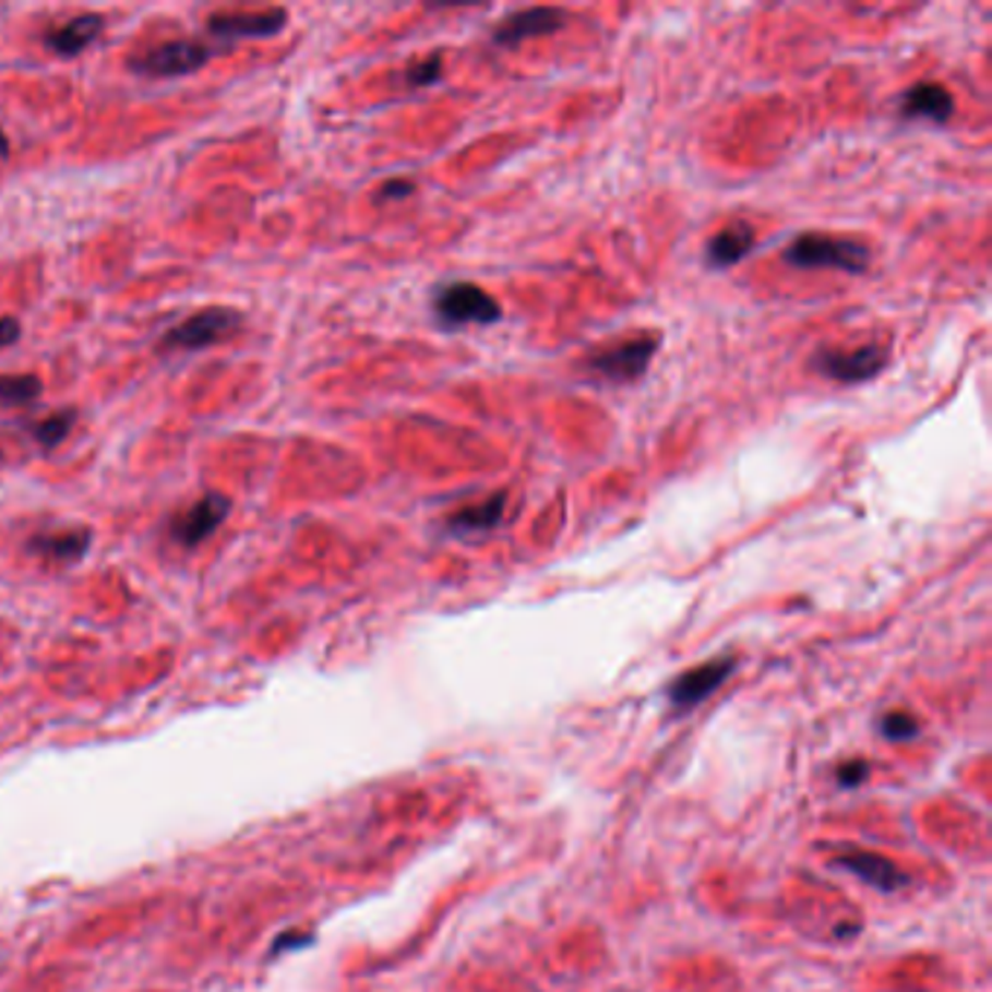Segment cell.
I'll return each mask as SVG.
<instances>
[{"label": "cell", "instance_id": "obj_7", "mask_svg": "<svg viewBox=\"0 0 992 992\" xmlns=\"http://www.w3.org/2000/svg\"><path fill=\"white\" fill-rule=\"evenodd\" d=\"M207 59L210 50L204 44L169 41L143 52L138 59H131V68L138 73H146V76H183V73L199 70Z\"/></svg>", "mask_w": 992, "mask_h": 992}, {"label": "cell", "instance_id": "obj_14", "mask_svg": "<svg viewBox=\"0 0 992 992\" xmlns=\"http://www.w3.org/2000/svg\"><path fill=\"white\" fill-rule=\"evenodd\" d=\"M754 242H757L754 227L745 225V222H737V225H728L725 230H719L707 242L705 256L714 268H728V265H737L754 248Z\"/></svg>", "mask_w": 992, "mask_h": 992}, {"label": "cell", "instance_id": "obj_3", "mask_svg": "<svg viewBox=\"0 0 992 992\" xmlns=\"http://www.w3.org/2000/svg\"><path fill=\"white\" fill-rule=\"evenodd\" d=\"M655 349H658V338L655 335H635V338L620 340L614 347L591 356L588 367H591V373L597 379H606V382H635V379H641L646 373Z\"/></svg>", "mask_w": 992, "mask_h": 992}, {"label": "cell", "instance_id": "obj_24", "mask_svg": "<svg viewBox=\"0 0 992 992\" xmlns=\"http://www.w3.org/2000/svg\"><path fill=\"white\" fill-rule=\"evenodd\" d=\"M9 152V143H7V134H3V131H0V157L7 155Z\"/></svg>", "mask_w": 992, "mask_h": 992}, {"label": "cell", "instance_id": "obj_13", "mask_svg": "<svg viewBox=\"0 0 992 992\" xmlns=\"http://www.w3.org/2000/svg\"><path fill=\"white\" fill-rule=\"evenodd\" d=\"M836 864L853 873V876H859L862 882H868V885H873V888L885 891V894H888V891H897L899 885H906V876H903L888 859H882V856L853 850V853L838 856Z\"/></svg>", "mask_w": 992, "mask_h": 992}, {"label": "cell", "instance_id": "obj_6", "mask_svg": "<svg viewBox=\"0 0 992 992\" xmlns=\"http://www.w3.org/2000/svg\"><path fill=\"white\" fill-rule=\"evenodd\" d=\"M227 513H230V498L218 495V492L204 495L199 504H192L187 513H181L169 524L172 541H178L181 548H195L222 527Z\"/></svg>", "mask_w": 992, "mask_h": 992}, {"label": "cell", "instance_id": "obj_18", "mask_svg": "<svg viewBox=\"0 0 992 992\" xmlns=\"http://www.w3.org/2000/svg\"><path fill=\"white\" fill-rule=\"evenodd\" d=\"M73 422H76V414H73V410H59V414H52L50 419H41L38 426H33V434L41 445H59L61 440L68 437L70 428H73Z\"/></svg>", "mask_w": 992, "mask_h": 992}, {"label": "cell", "instance_id": "obj_10", "mask_svg": "<svg viewBox=\"0 0 992 992\" xmlns=\"http://www.w3.org/2000/svg\"><path fill=\"white\" fill-rule=\"evenodd\" d=\"M288 21L286 9H262V12H218L210 15L207 29L222 38H268L277 35Z\"/></svg>", "mask_w": 992, "mask_h": 992}, {"label": "cell", "instance_id": "obj_16", "mask_svg": "<svg viewBox=\"0 0 992 992\" xmlns=\"http://www.w3.org/2000/svg\"><path fill=\"white\" fill-rule=\"evenodd\" d=\"M91 548V533L87 530H61V533H38L29 541V550L41 557L59 559V562H76Z\"/></svg>", "mask_w": 992, "mask_h": 992}, {"label": "cell", "instance_id": "obj_19", "mask_svg": "<svg viewBox=\"0 0 992 992\" xmlns=\"http://www.w3.org/2000/svg\"><path fill=\"white\" fill-rule=\"evenodd\" d=\"M440 68H443V56L434 52V56H428V59L417 61V64H410L408 82L410 85H431V82L440 76Z\"/></svg>", "mask_w": 992, "mask_h": 992}, {"label": "cell", "instance_id": "obj_4", "mask_svg": "<svg viewBox=\"0 0 992 992\" xmlns=\"http://www.w3.org/2000/svg\"><path fill=\"white\" fill-rule=\"evenodd\" d=\"M239 312L227 309V306H210L201 309L192 318H187L183 323H178L172 332H166L164 347L166 349H201L216 344V340L227 338L230 332H236L239 326Z\"/></svg>", "mask_w": 992, "mask_h": 992}, {"label": "cell", "instance_id": "obj_1", "mask_svg": "<svg viewBox=\"0 0 992 992\" xmlns=\"http://www.w3.org/2000/svg\"><path fill=\"white\" fill-rule=\"evenodd\" d=\"M784 260L794 268H833L859 274L868 268L871 251H868V244L845 239V236L801 234L786 248Z\"/></svg>", "mask_w": 992, "mask_h": 992}, {"label": "cell", "instance_id": "obj_20", "mask_svg": "<svg viewBox=\"0 0 992 992\" xmlns=\"http://www.w3.org/2000/svg\"><path fill=\"white\" fill-rule=\"evenodd\" d=\"M882 733L891 737V740H908V737H915L917 733V719L908 714H888L882 719Z\"/></svg>", "mask_w": 992, "mask_h": 992}, {"label": "cell", "instance_id": "obj_5", "mask_svg": "<svg viewBox=\"0 0 992 992\" xmlns=\"http://www.w3.org/2000/svg\"><path fill=\"white\" fill-rule=\"evenodd\" d=\"M888 364V349L868 344L859 347L853 352H841V349H821L818 356L812 358L815 373H821L824 379L841 384H856L868 382L873 375L882 373V367Z\"/></svg>", "mask_w": 992, "mask_h": 992}, {"label": "cell", "instance_id": "obj_17", "mask_svg": "<svg viewBox=\"0 0 992 992\" xmlns=\"http://www.w3.org/2000/svg\"><path fill=\"white\" fill-rule=\"evenodd\" d=\"M41 396L38 375H0V405H29Z\"/></svg>", "mask_w": 992, "mask_h": 992}, {"label": "cell", "instance_id": "obj_11", "mask_svg": "<svg viewBox=\"0 0 992 992\" xmlns=\"http://www.w3.org/2000/svg\"><path fill=\"white\" fill-rule=\"evenodd\" d=\"M955 111L952 94L937 82H920L911 85L903 96V117L908 120H934L946 122Z\"/></svg>", "mask_w": 992, "mask_h": 992}, {"label": "cell", "instance_id": "obj_22", "mask_svg": "<svg viewBox=\"0 0 992 992\" xmlns=\"http://www.w3.org/2000/svg\"><path fill=\"white\" fill-rule=\"evenodd\" d=\"M864 775H868V763H847V766L838 772V780H841V786H856Z\"/></svg>", "mask_w": 992, "mask_h": 992}, {"label": "cell", "instance_id": "obj_25", "mask_svg": "<svg viewBox=\"0 0 992 992\" xmlns=\"http://www.w3.org/2000/svg\"><path fill=\"white\" fill-rule=\"evenodd\" d=\"M0 461H3V454H0Z\"/></svg>", "mask_w": 992, "mask_h": 992}, {"label": "cell", "instance_id": "obj_15", "mask_svg": "<svg viewBox=\"0 0 992 992\" xmlns=\"http://www.w3.org/2000/svg\"><path fill=\"white\" fill-rule=\"evenodd\" d=\"M504 506H506V492H495V495H489L487 501H480V504L463 506V510H457V513L449 515L445 527H449L452 533L492 530V527L504 518Z\"/></svg>", "mask_w": 992, "mask_h": 992}, {"label": "cell", "instance_id": "obj_21", "mask_svg": "<svg viewBox=\"0 0 992 992\" xmlns=\"http://www.w3.org/2000/svg\"><path fill=\"white\" fill-rule=\"evenodd\" d=\"M21 338V323L15 318H0V349Z\"/></svg>", "mask_w": 992, "mask_h": 992}, {"label": "cell", "instance_id": "obj_2", "mask_svg": "<svg viewBox=\"0 0 992 992\" xmlns=\"http://www.w3.org/2000/svg\"><path fill=\"white\" fill-rule=\"evenodd\" d=\"M434 312L445 326H463V323H495L501 318V306L475 283H449L434 295Z\"/></svg>", "mask_w": 992, "mask_h": 992}, {"label": "cell", "instance_id": "obj_9", "mask_svg": "<svg viewBox=\"0 0 992 992\" xmlns=\"http://www.w3.org/2000/svg\"><path fill=\"white\" fill-rule=\"evenodd\" d=\"M731 672L733 658H716V661H707L702 667H696V670H688L684 676H679L670 684V690H667V696H670L672 707H693L722 688L725 681L731 679Z\"/></svg>", "mask_w": 992, "mask_h": 992}, {"label": "cell", "instance_id": "obj_12", "mask_svg": "<svg viewBox=\"0 0 992 992\" xmlns=\"http://www.w3.org/2000/svg\"><path fill=\"white\" fill-rule=\"evenodd\" d=\"M103 15H79L61 26H52L50 33H44V47L56 56H76L103 33Z\"/></svg>", "mask_w": 992, "mask_h": 992}, {"label": "cell", "instance_id": "obj_23", "mask_svg": "<svg viewBox=\"0 0 992 992\" xmlns=\"http://www.w3.org/2000/svg\"><path fill=\"white\" fill-rule=\"evenodd\" d=\"M410 192H414V183L410 181H387L379 190V199H405Z\"/></svg>", "mask_w": 992, "mask_h": 992}, {"label": "cell", "instance_id": "obj_8", "mask_svg": "<svg viewBox=\"0 0 992 992\" xmlns=\"http://www.w3.org/2000/svg\"><path fill=\"white\" fill-rule=\"evenodd\" d=\"M565 26V12L557 7H530L518 9L513 15H506L504 21H498L492 41L504 44V47H515V44L527 41V38H539V35L557 33Z\"/></svg>", "mask_w": 992, "mask_h": 992}]
</instances>
